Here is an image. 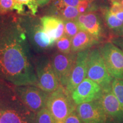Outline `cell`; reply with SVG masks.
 I'll use <instances>...</instances> for the list:
<instances>
[{
    "instance_id": "cell-1",
    "label": "cell",
    "mask_w": 123,
    "mask_h": 123,
    "mask_svg": "<svg viewBox=\"0 0 123 123\" xmlns=\"http://www.w3.org/2000/svg\"><path fill=\"white\" fill-rule=\"evenodd\" d=\"M0 67L3 79L13 85L37 84L27 35L14 15H0Z\"/></svg>"
},
{
    "instance_id": "cell-2",
    "label": "cell",
    "mask_w": 123,
    "mask_h": 123,
    "mask_svg": "<svg viewBox=\"0 0 123 123\" xmlns=\"http://www.w3.org/2000/svg\"><path fill=\"white\" fill-rule=\"evenodd\" d=\"M36 113L27 108L10 89L0 96V123H36Z\"/></svg>"
},
{
    "instance_id": "cell-3",
    "label": "cell",
    "mask_w": 123,
    "mask_h": 123,
    "mask_svg": "<svg viewBox=\"0 0 123 123\" xmlns=\"http://www.w3.org/2000/svg\"><path fill=\"white\" fill-rule=\"evenodd\" d=\"M46 107L56 123H65L67 117L76 109L71 93L61 85L54 91L49 93Z\"/></svg>"
},
{
    "instance_id": "cell-4",
    "label": "cell",
    "mask_w": 123,
    "mask_h": 123,
    "mask_svg": "<svg viewBox=\"0 0 123 123\" xmlns=\"http://www.w3.org/2000/svg\"><path fill=\"white\" fill-rule=\"evenodd\" d=\"M30 44L37 51L41 52L53 47L56 41L49 36L41 25L40 19L25 17L19 18Z\"/></svg>"
},
{
    "instance_id": "cell-5",
    "label": "cell",
    "mask_w": 123,
    "mask_h": 123,
    "mask_svg": "<svg viewBox=\"0 0 123 123\" xmlns=\"http://www.w3.org/2000/svg\"><path fill=\"white\" fill-rule=\"evenodd\" d=\"M87 78L99 84L104 91L111 88V84L114 78L109 73L99 49L90 50Z\"/></svg>"
},
{
    "instance_id": "cell-6",
    "label": "cell",
    "mask_w": 123,
    "mask_h": 123,
    "mask_svg": "<svg viewBox=\"0 0 123 123\" xmlns=\"http://www.w3.org/2000/svg\"><path fill=\"white\" fill-rule=\"evenodd\" d=\"M17 95L31 111L37 113L46 105L49 93L35 85L14 86Z\"/></svg>"
},
{
    "instance_id": "cell-7",
    "label": "cell",
    "mask_w": 123,
    "mask_h": 123,
    "mask_svg": "<svg viewBox=\"0 0 123 123\" xmlns=\"http://www.w3.org/2000/svg\"><path fill=\"white\" fill-rule=\"evenodd\" d=\"M35 69L37 76V86L44 91L51 93L61 86L49 58L45 56L38 58L35 62Z\"/></svg>"
},
{
    "instance_id": "cell-8",
    "label": "cell",
    "mask_w": 123,
    "mask_h": 123,
    "mask_svg": "<svg viewBox=\"0 0 123 123\" xmlns=\"http://www.w3.org/2000/svg\"><path fill=\"white\" fill-rule=\"evenodd\" d=\"M99 50L111 76L123 80V51L111 42L105 43Z\"/></svg>"
},
{
    "instance_id": "cell-9",
    "label": "cell",
    "mask_w": 123,
    "mask_h": 123,
    "mask_svg": "<svg viewBox=\"0 0 123 123\" xmlns=\"http://www.w3.org/2000/svg\"><path fill=\"white\" fill-rule=\"evenodd\" d=\"M76 54L56 52L51 58V63L60 84L66 87L76 61Z\"/></svg>"
},
{
    "instance_id": "cell-10",
    "label": "cell",
    "mask_w": 123,
    "mask_h": 123,
    "mask_svg": "<svg viewBox=\"0 0 123 123\" xmlns=\"http://www.w3.org/2000/svg\"><path fill=\"white\" fill-rule=\"evenodd\" d=\"M104 91L99 84L86 78L71 93L73 101L76 105L96 100L101 98Z\"/></svg>"
},
{
    "instance_id": "cell-11",
    "label": "cell",
    "mask_w": 123,
    "mask_h": 123,
    "mask_svg": "<svg viewBox=\"0 0 123 123\" xmlns=\"http://www.w3.org/2000/svg\"><path fill=\"white\" fill-rule=\"evenodd\" d=\"M76 112L84 123H106L107 116L100 100L77 105Z\"/></svg>"
},
{
    "instance_id": "cell-12",
    "label": "cell",
    "mask_w": 123,
    "mask_h": 123,
    "mask_svg": "<svg viewBox=\"0 0 123 123\" xmlns=\"http://www.w3.org/2000/svg\"><path fill=\"white\" fill-rule=\"evenodd\" d=\"M90 50L88 49L76 53V61L71 72L66 89L71 93L80 83L87 78L88 59Z\"/></svg>"
},
{
    "instance_id": "cell-13",
    "label": "cell",
    "mask_w": 123,
    "mask_h": 123,
    "mask_svg": "<svg viewBox=\"0 0 123 123\" xmlns=\"http://www.w3.org/2000/svg\"><path fill=\"white\" fill-rule=\"evenodd\" d=\"M100 100L107 115V121L123 123V106L113 94L111 88L104 91Z\"/></svg>"
},
{
    "instance_id": "cell-14",
    "label": "cell",
    "mask_w": 123,
    "mask_h": 123,
    "mask_svg": "<svg viewBox=\"0 0 123 123\" xmlns=\"http://www.w3.org/2000/svg\"><path fill=\"white\" fill-rule=\"evenodd\" d=\"M80 30L86 31L99 39L103 33V27L100 16L95 12L80 14L75 19Z\"/></svg>"
},
{
    "instance_id": "cell-15",
    "label": "cell",
    "mask_w": 123,
    "mask_h": 123,
    "mask_svg": "<svg viewBox=\"0 0 123 123\" xmlns=\"http://www.w3.org/2000/svg\"><path fill=\"white\" fill-rule=\"evenodd\" d=\"M39 19L44 31L54 41L64 35V21L62 18L56 15H44Z\"/></svg>"
},
{
    "instance_id": "cell-16",
    "label": "cell",
    "mask_w": 123,
    "mask_h": 123,
    "mask_svg": "<svg viewBox=\"0 0 123 123\" xmlns=\"http://www.w3.org/2000/svg\"><path fill=\"white\" fill-rule=\"evenodd\" d=\"M99 43V39L86 31L80 30L71 39V52L77 53L90 49Z\"/></svg>"
},
{
    "instance_id": "cell-17",
    "label": "cell",
    "mask_w": 123,
    "mask_h": 123,
    "mask_svg": "<svg viewBox=\"0 0 123 123\" xmlns=\"http://www.w3.org/2000/svg\"><path fill=\"white\" fill-rule=\"evenodd\" d=\"M103 14L106 25L111 30H116L123 25V22L117 17L114 13H112L110 7H105L103 9Z\"/></svg>"
},
{
    "instance_id": "cell-18",
    "label": "cell",
    "mask_w": 123,
    "mask_h": 123,
    "mask_svg": "<svg viewBox=\"0 0 123 123\" xmlns=\"http://www.w3.org/2000/svg\"><path fill=\"white\" fill-rule=\"evenodd\" d=\"M63 20H75L80 13L77 7L64 5L56 12Z\"/></svg>"
},
{
    "instance_id": "cell-19",
    "label": "cell",
    "mask_w": 123,
    "mask_h": 123,
    "mask_svg": "<svg viewBox=\"0 0 123 123\" xmlns=\"http://www.w3.org/2000/svg\"><path fill=\"white\" fill-rule=\"evenodd\" d=\"M71 39L64 34L56 41V47L61 53L69 54L71 52Z\"/></svg>"
},
{
    "instance_id": "cell-20",
    "label": "cell",
    "mask_w": 123,
    "mask_h": 123,
    "mask_svg": "<svg viewBox=\"0 0 123 123\" xmlns=\"http://www.w3.org/2000/svg\"><path fill=\"white\" fill-rule=\"evenodd\" d=\"M36 123H56L51 112L45 107L36 113Z\"/></svg>"
},
{
    "instance_id": "cell-21",
    "label": "cell",
    "mask_w": 123,
    "mask_h": 123,
    "mask_svg": "<svg viewBox=\"0 0 123 123\" xmlns=\"http://www.w3.org/2000/svg\"><path fill=\"white\" fill-rule=\"evenodd\" d=\"M111 90L113 94L123 106V80L113 79L111 84Z\"/></svg>"
},
{
    "instance_id": "cell-22",
    "label": "cell",
    "mask_w": 123,
    "mask_h": 123,
    "mask_svg": "<svg viewBox=\"0 0 123 123\" xmlns=\"http://www.w3.org/2000/svg\"><path fill=\"white\" fill-rule=\"evenodd\" d=\"M64 34L73 38L78 32L80 29L75 20H64Z\"/></svg>"
},
{
    "instance_id": "cell-23",
    "label": "cell",
    "mask_w": 123,
    "mask_h": 123,
    "mask_svg": "<svg viewBox=\"0 0 123 123\" xmlns=\"http://www.w3.org/2000/svg\"><path fill=\"white\" fill-rule=\"evenodd\" d=\"M14 5L15 0H0V15L13 11Z\"/></svg>"
},
{
    "instance_id": "cell-24",
    "label": "cell",
    "mask_w": 123,
    "mask_h": 123,
    "mask_svg": "<svg viewBox=\"0 0 123 123\" xmlns=\"http://www.w3.org/2000/svg\"><path fill=\"white\" fill-rule=\"evenodd\" d=\"M15 2L23 6H26L31 11L32 14L34 15L36 14L38 11V7L39 6L35 0H15Z\"/></svg>"
},
{
    "instance_id": "cell-25",
    "label": "cell",
    "mask_w": 123,
    "mask_h": 123,
    "mask_svg": "<svg viewBox=\"0 0 123 123\" xmlns=\"http://www.w3.org/2000/svg\"><path fill=\"white\" fill-rule=\"evenodd\" d=\"M65 123H84L81 120L76 110H75L67 117L65 120Z\"/></svg>"
},
{
    "instance_id": "cell-26",
    "label": "cell",
    "mask_w": 123,
    "mask_h": 123,
    "mask_svg": "<svg viewBox=\"0 0 123 123\" xmlns=\"http://www.w3.org/2000/svg\"><path fill=\"white\" fill-rule=\"evenodd\" d=\"M83 0H62V2L65 5L77 7L80 4Z\"/></svg>"
},
{
    "instance_id": "cell-27",
    "label": "cell",
    "mask_w": 123,
    "mask_h": 123,
    "mask_svg": "<svg viewBox=\"0 0 123 123\" xmlns=\"http://www.w3.org/2000/svg\"><path fill=\"white\" fill-rule=\"evenodd\" d=\"M111 42L119 47L123 52V37H116L111 40Z\"/></svg>"
},
{
    "instance_id": "cell-28",
    "label": "cell",
    "mask_w": 123,
    "mask_h": 123,
    "mask_svg": "<svg viewBox=\"0 0 123 123\" xmlns=\"http://www.w3.org/2000/svg\"><path fill=\"white\" fill-rule=\"evenodd\" d=\"M113 33L117 37H123V25L120 28L113 31Z\"/></svg>"
},
{
    "instance_id": "cell-29",
    "label": "cell",
    "mask_w": 123,
    "mask_h": 123,
    "mask_svg": "<svg viewBox=\"0 0 123 123\" xmlns=\"http://www.w3.org/2000/svg\"><path fill=\"white\" fill-rule=\"evenodd\" d=\"M51 1V0H35V1L39 6H43L49 4Z\"/></svg>"
},
{
    "instance_id": "cell-30",
    "label": "cell",
    "mask_w": 123,
    "mask_h": 123,
    "mask_svg": "<svg viewBox=\"0 0 123 123\" xmlns=\"http://www.w3.org/2000/svg\"><path fill=\"white\" fill-rule=\"evenodd\" d=\"M114 14L116 15L117 17L119 18L120 20H121L122 22H123V9L118 10V11H117Z\"/></svg>"
},
{
    "instance_id": "cell-31",
    "label": "cell",
    "mask_w": 123,
    "mask_h": 123,
    "mask_svg": "<svg viewBox=\"0 0 123 123\" xmlns=\"http://www.w3.org/2000/svg\"><path fill=\"white\" fill-rule=\"evenodd\" d=\"M115 1H117V2H119L120 4L121 5H122L123 6V0H115Z\"/></svg>"
},
{
    "instance_id": "cell-32",
    "label": "cell",
    "mask_w": 123,
    "mask_h": 123,
    "mask_svg": "<svg viewBox=\"0 0 123 123\" xmlns=\"http://www.w3.org/2000/svg\"><path fill=\"white\" fill-rule=\"evenodd\" d=\"M2 79H3V76H2V71H1V67H0V80Z\"/></svg>"
}]
</instances>
